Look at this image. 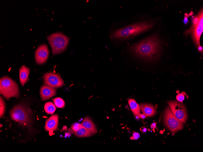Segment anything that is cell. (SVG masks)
<instances>
[{
    "mask_svg": "<svg viewBox=\"0 0 203 152\" xmlns=\"http://www.w3.org/2000/svg\"><path fill=\"white\" fill-rule=\"evenodd\" d=\"M161 43L158 35L154 33L129 47L135 55L148 61H155L160 56Z\"/></svg>",
    "mask_w": 203,
    "mask_h": 152,
    "instance_id": "obj_1",
    "label": "cell"
},
{
    "mask_svg": "<svg viewBox=\"0 0 203 152\" xmlns=\"http://www.w3.org/2000/svg\"><path fill=\"white\" fill-rule=\"evenodd\" d=\"M154 22L144 21L127 26L116 29L112 34L113 39H126L135 36L151 29L154 26Z\"/></svg>",
    "mask_w": 203,
    "mask_h": 152,
    "instance_id": "obj_2",
    "label": "cell"
},
{
    "mask_svg": "<svg viewBox=\"0 0 203 152\" xmlns=\"http://www.w3.org/2000/svg\"><path fill=\"white\" fill-rule=\"evenodd\" d=\"M32 110L26 105L19 104L15 106L9 112L11 119L22 127L29 128L32 122Z\"/></svg>",
    "mask_w": 203,
    "mask_h": 152,
    "instance_id": "obj_3",
    "label": "cell"
},
{
    "mask_svg": "<svg viewBox=\"0 0 203 152\" xmlns=\"http://www.w3.org/2000/svg\"><path fill=\"white\" fill-rule=\"evenodd\" d=\"M0 93L6 100L20 96L19 87L15 81L11 78L4 76L0 78Z\"/></svg>",
    "mask_w": 203,
    "mask_h": 152,
    "instance_id": "obj_4",
    "label": "cell"
},
{
    "mask_svg": "<svg viewBox=\"0 0 203 152\" xmlns=\"http://www.w3.org/2000/svg\"><path fill=\"white\" fill-rule=\"evenodd\" d=\"M51 47L53 55L60 53L67 48L70 39L61 32L54 33L47 37Z\"/></svg>",
    "mask_w": 203,
    "mask_h": 152,
    "instance_id": "obj_5",
    "label": "cell"
},
{
    "mask_svg": "<svg viewBox=\"0 0 203 152\" xmlns=\"http://www.w3.org/2000/svg\"><path fill=\"white\" fill-rule=\"evenodd\" d=\"M164 121L165 125L172 132L177 131L183 128V123L175 117L168 106L165 111Z\"/></svg>",
    "mask_w": 203,
    "mask_h": 152,
    "instance_id": "obj_6",
    "label": "cell"
},
{
    "mask_svg": "<svg viewBox=\"0 0 203 152\" xmlns=\"http://www.w3.org/2000/svg\"><path fill=\"white\" fill-rule=\"evenodd\" d=\"M167 103L175 117L183 123H185L187 119V114L184 106L177 101H169Z\"/></svg>",
    "mask_w": 203,
    "mask_h": 152,
    "instance_id": "obj_7",
    "label": "cell"
},
{
    "mask_svg": "<svg viewBox=\"0 0 203 152\" xmlns=\"http://www.w3.org/2000/svg\"><path fill=\"white\" fill-rule=\"evenodd\" d=\"M199 21L197 24L192 26L191 28L192 36L194 42L197 46H200V39L203 31V9L199 12Z\"/></svg>",
    "mask_w": 203,
    "mask_h": 152,
    "instance_id": "obj_8",
    "label": "cell"
},
{
    "mask_svg": "<svg viewBox=\"0 0 203 152\" xmlns=\"http://www.w3.org/2000/svg\"><path fill=\"white\" fill-rule=\"evenodd\" d=\"M43 81L44 84L55 88L62 86L64 84L63 79L59 76L51 72L45 75Z\"/></svg>",
    "mask_w": 203,
    "mask_h": 152,
    "instance_id": "obj_9",
    "label": "cell"
},
{
    "mask_svg": "<svg viewBox=\"0 0 203 152\" xmlns=\"http://www.w3.org/2000/svg\"><path fill=\"white\" fill-rule=\"evenodd\" d=\"M49 54L48 46L46 44H42L36 49L35 53L36 62L38 64H42L47 60Z\"/></svg>",
    "mask_w": 203,
    "mask_h": 152,
    "instance_id": "obj_10",
    "label": "cell"
},
{
    "mask_svg": "<svg viewBox=\"0 0 203 152\" xmlns=\"http://www.w3.org/2000/svg\"><path fill=\"white\" fill-rule=\"evenodd\" d=\"M57 93V89L46 85L43 84L41 87L40 94L41 100L45 101L55 96Z\"/></svg>",
    "mask_w": 203,
    "mask_h": 152,
    "instance_id": "obj_11",
    "label": "cell"
},
{
    "mask_svg": "<svg viewBox=\"0 0 203 152\" xmlns=\"http://www.w3.org/2000/svg\"><path fill=\"white\" fill-rule=\"evenodd\" d=\"M59 116L58 114L52 115L46 120L45 129L48 132L54 131L58 127Z\"/></svg>",
    "mask_w": 203,
    "mask_h": 152,
    "instance_id": "obj_12",
    "label": "cell"
},
{
    "mask_svg": "<svg viewBox=\"0 0 203 152\" xmlns=\"http://www.w3.org/2000/svg\"><path fill=\"white\" fill-rule=\"evenodd\" d=\"M140 110L146 117H151L156 113V110L154 106L148 103H141L139 105Z\"/></svg>",
    "mask_w": 203,
    "mask_h": 152,
    "instance_id": "obj_13",
    "label": "cell"
},
{
    "mask_svg": "<svg viewBox=\"0 0 203 152\" xmlns=\"http://www.w3.org/2000/svg\"><path fill=\"white\" fill-rule=\"evenodd\" d=\"M19 70L20 82L21 84L23 86L28 79L30 69L24 65L19 69Z\"/></svg>",
    "mask_w": 203,
    "mask_h": 152,
    "instance_id": "obj_14",
    "label": "cell"
},
{
    "mask_svg": "<svg viewBox=\"0 0 203 152\" xmlns=\"http://www.w3.org/2000/svg\"><path fill=\"white\" fill-rule=\"evenodd\" d=\"M82 126L90 130L93 134L97 132L95 125L91 120L88 117H85L81 123Z\"/></svg>",
    "mask_w": 203,
    "mask_h": 152,
    "instance_id": "obj_15",
    "label": "cell"
},
{
    "mask_svg": "<svg viewBox=\"0 0 203 152\" xmlns=\"http://www.w3.org/2000/svg\"><path fill=\"white\" fill-rule=\"evenodd\" d=\"M128 102L134 115L135 116H139L140 114V109L139 105L133 99L130 98L128 100Z\"/></svg>",
    "mask_w": 203,
    "mask_h": 152,
    "instance_id": "obj_16",
    "label": "cell"
},
{
    "mask_svg": "<svg viewBox=\"0 0 203 152\" xmlns=\"http://www.w3.org/2000/svg\"><path fill=\"white\" fill-rule=\"evenodd\" d=\"M73 134L77 137L80 138L88 137L92 136L93 134L89 130L82 126Z\"/></svg>",
    "mask_w": 203,
    "mask_h": 152,
    "instance_id": "obj_17",
    "label": "cell"
},
{
    "mask_svg": "<svg viewBox=\"0 0 203 152\" xmlns=\"http://www.w3.org/2000/svg\"><path fill=\"white\" fill-rule=\"evenodd\" d=\"M44 109L45 112L47 113L53 114L55 112L56 108L52 102H48L45 103Z\"/></svg>",
    "mask_w": 203,
    "mask_h": 152,
    "instance_id": "obj_18",
    "label": "cell"
},
{
    "mask_svg": "<svg viewBox=\"0 0 203 152\" xmlns=\"http://www.w3.org/2000/svg\"><path fill=\"white\" fill-rule=\"evenodd\" d=\"M53 100L55 105L59 108H64L65 106V102L64 100L60 97H56L53 98Z\"/></svg>",
    "mask_w": 203,
    "mask_h": 152,
    "instance_id": "obj_19",
    "label": "cell"
},
{
    "mask_svg": "<svg viewBox=\"0 0 203 152\" xmlns=\"http://www.w3.org/2000/svg\"><path fill=\"white\" fill-rule=\"evenodd\" d=\"M0 118L2 117L4 115L6 109V104L4 99L1 96L0 98Z\"/></svg>",
    "mask_w": 203,
    "mask_h": 152,
    "instance_id": "obj_20",
    "label": "cell"
},
{
    "mask_svg": "<svg viewBox=\"0 0 203 152\" xmlns=\"http://www.w3.org/2000/svg\"><path fill=\"white\" fill-rule=\"evenodd\" d=\"M82 127L81 124L77 123H74L71 126L70 128V132L74 133Z\"/></svg>",
    "mask_w": 203,
    "mask_h": 152,
    "instance_id": "obj_21",
    "label": "cell"
},
{
    "mask_svg": "<svg viewBox=\"0 0 203 152\" xmlns=\"http://www.w3.org/2000/svg\"><path fill=\"white\" fill-rule=\"evenodd\" d=\"M177 100L179 102H182L184 99V96L183 93H179L176 96Z\"/></svg>",
    "mask_w": 203,
    "mask_h": 152,
    "instance_id": "obj_22",
    "label": "cell"
},
{
    "mask_svg": "<svg viewBox=\"0 0 203 152\" xmlns=\"http://www.w3.org/2000/svg\"><path fill=\"white\" fill-rule=\"evenodd\" d=\"M140 137V135L139 133L135 132L133 133L132 136L130 137V139L131 140H137L139 139Z\"/></svg>",
    "mask_w": 203,
    "mask_h": 152,
    "instance_id": "obj_23",
    "label": "cell"
},
{
    "mask_svg": "<svg viewBox=\"0 0 203 152\" xmlns=\"http://www.w3.org/2000/svg\"><path fill=\"white\" fill-rule=\"evenodd\" d=\"M199 18L198 15L195 17H194L193 20V25L192 26H194L197 24L199 21Z\"/></svg>",
    "mask_w": 203,
    "mask_h": 152,
    "instance_id": "obj_24",
    "label": "cell"
},
{
    "mask_svg": "<svg viewBox=\"0 0 203 152\" xmlns=\"http://www.w3.org/2000/svg\"><path fill=\"white\" fill-rule=\"evenodd\" d=\"M140 130L143 133H145L147 131V129L144 127H142L140 128Z\"/></svg>",
    "mask_w": 203,
    "mask_h": 152,
    "instance_id": "obj_25",
    "label": "cell"
},
{
    "mask_svg": "<svg viewBox=\"0 0 203 152\" xmlns=\"http://www.w3.org/2000/svg\"><path fill=\"white\" fill-rule=\"evenodd\" d=\"M188 22V17L185 16L183 20V22L185 24H187Z\"/></svg>",
    "mask_w": 203,
    "mask_h": 152,
    "instance_id": "obj_26",
    "label": "cell"
},
{
    "mask_svg": "<svg viewBox=\"0 0 203 152\" xmlns=\"http://www.w3.org/2000/svg\"><path fill=\"white\" fill-rule=\"evenodd\" d=\"M198 50L200 52H203V47L201 46H197Z\"/></svg>",
    "mask_w": 203,
    "mask_h": 152,
    "instance_id": "obj_27",
    "label": "cell"
},
{
    "mask_svg": "<svg viewBox=\"0 0 203 152\" xmlns=\"http://www.w3.org/2000/svg\"><path fill=\"white\" fill-rule=\"evenodd\" d=\"M146 117V116L143 114H140L139 115V117L142 119H144Z\"/></svg>",
    "mask_w": 203,
    "mask_h": 152,
    "instance_id": "obj_28",
    "label": "cell"
},
{
    "mask_svg": "<svg viewBox=\"0 0 203 152\" xmlns=\"http://www.w3.org/2000/svg\"><path fill=\"white\" fill-rule=\"evenodd\" d=\"M156 126V124L155 123H153L151 124L150 126L151 128L152 129H154L155 128Z\"/></svg>",
    "mask_w": 203,
    "mask_h": 152,
    "instance_id": "obj_29",
    "label": "cell"
},
{
    "mask_svg": "<svg viewBox=\"0 0 203 152\" xmlns=\"http://www.w3.org/2000/svg\"><path fill=\"white\" fill-rule=\"evenodd\" d=\"M70 133L69 132H66L65 133V135L67 137L69 136H70Z\"/></svg>",
    "mask_w": 203,
    "mask_h": 152,
    "instance_id": "obj_30",
    "label": "cell"
},
{
    "mask_svg": "<svg viewBox=\"0 0 203 152\" xmlns=\"http://www.w3.org/2000/svg\"><path fill=\"white\" fill-rule=\"evenodd\" d=\"M193 12H191L189 13V15L190 16H191V15H193Z\"/></svg>",
    "mask_w": 203,
    "mask_h": 152,
    "instance_id": "obj_31",
    "label": "cell"
}]
</instances>
